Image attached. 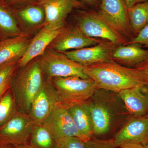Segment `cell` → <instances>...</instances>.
<instances>
[{"mask_svg": "<svg viewBox=\"0 0 148 148\" xmlns=\"http://www.w3.org/2000/svg\"><path fill=\"white\" fill-rule=\"evenodd\" d=\"M16 106L14 96L10 91H7L0 98V127L16 112Z\"/></svg>", "mask_w": 148, "mask_h": 148, "instance_id": "23", "label": "cell"}, {"mask_svg": "<svg viewBox=\"0 0 148 148\" xmlns=\"http://www.w3.org/2000/svg\"><path fill=\"white\" fill-rule=\"evenodd\" d=\"M79 13L77 27L86 36L106 40L115 44L124 42L122 35L112 28L99 13L93 11H81Z\"/></svg>", "mask_w": 148, "mask_h": 148, "instance_id": "5", "label": "cell"}, {"mask_svg": "<svg viewBox=\"0 0 148 148\" xmlns=\"http://www.w3.org/2000/svg\"><path fill=\"white\" fill-rule=\"evenodd\" d=\"M146 117H147V118L148 119V112L147 113V116H146Z\"/></svg>", "mask_w": 148, "mask_h": 148, "instance_id": "39", "label": "cell"}, {"mask_svg": "<svg viewBox=\"0 0 148 148\" xmlns=\"http://www.w3.org/2000/svg\"><path fill=\"white\" fill-rule=\"evenodd\" d=\"M8 1L12 2H17L23 1L25 0H8Z\"/></svg>", "mask_w": 148, "mask_h": 148, "instance_id": "35", "label": "cell"}, {"mask_svg": "<svg viewBox=\"0 0 148 148\" xmlns=\"http://www.w3.org/2000/svg\"><path fill=\"white\" fill-rule=\"evenodd\" d=\"M112 59L120 64L137 67L148 58V49L138 44L119 45L114 49Z\"/></svg>", "mask_w": 148, "mask_h": 148, "instance_id": "16", "label": "cell"}, {"mask_svg": "<svg viewBox=\"0 0 148 148\" xmlns=\"http://www.w3.org/2000/svg\"><path fill=\"white\" fill-rule=\"evenodd\" d=\"M54 148H86L85 142L77 137H66L56 142Z\"/></svg>", "mask_w": 148, "mask_h": 148, "instance_id": "25", "label": "cell"}, {"mask_svg": "<svg viewBox=\"0 0 148 148\" xmlns=\"http://www.w3.org/2000/svg\"><path fill=\"white\" fill-rule=\"evenodd\" d=\"M35 125L29 114L16 112L0 127V142L3 145L10 146L27 143Z\"/></svg>", "mask_w": 148, "mask_h": 148, "instance_id": "6", "label": "cell"}, {"mask_svg": "<svg viewBox=\"0 0 148 148\" xmlns=\"http://www.w3.org/2000/svg\"><path fill=\"white\" fill-rule=\"evenodd\" d=\"M1 148H12V146L8 145H3Z\"/></svg>", "mask_w": 148, "mask_h": 148, "instance_id": "36", "label": "cell"}, {"mask_svg": "<svg viewBox=\"0 0 148 148\" xmlns=\"http://www.w3.org/2000/svg\"><path fill=\"white\" fill-rule=\"evenodd\" d=\"M56 39L53 44V50L63 53L96 45L103 41L86 36L77 27L65 30Z\"/></svg>", "mask_w": 148, "mask_h": 148, "instance_id": "14", "label": "cell"}, {"mask_svg": "<svg viewBox=\"0 0 148 148\" xmlns=\"http://www.w3.org/2000/svg\"><path fill=\"white\" fill-rule=\"evenodd\" d=\"M31 41L24 36H18L1 42L0 44V66L19 60L25 53Z\"/></svg>", "mask_w": 148, "mask_h": 148, "instance_id": "17", "label": "cell"}, {"mask_svg": "<svg viewBox=\"0 0 148 148\" xmlns=\"http://www.w3.org/2000/svg\"><path fill=\"white\" fill-rule=\"evenodd\" d=\"M65 31L64 27H44L31 41L25 53L18 61V66L23 68L33 59L42 55L51 43Z\"/></svg>", "mask_w": 148, "mask_h": 148, "instance_id": "13", "label": "cell"}, {"mask_svg": "<svg viewBox=\"0 0 148 148\" xmlns=\"http://www.w3.org/2000/svg\"><path fill=\"white\" fill-rule=\"evenodd\" d=\"M138 44L148 48V24L143 28L135 36L125 44Z\"/></svg>", "mask_w": 148, "mask_h": 148, "instance_id": "28", "label": "cell"}, {"mask_svg": "<svg viewBox=\"0 0 148 148\" xmlns=\"http://www.w3.org/2000/svg\"><path fill=\"white\" fill-rule=\"evenodd\" d=\"M52 79L60 105L67 108L87 102L98 90L95 82L90 78L71 77Z\"/></svg>", "mask_w": 148, "mask_h": 148, "instance_id": "3", "label": "cell"}, {"mask_svg": "<svg viewBox=\"0 0 148 148\" xmlns=\"http://www.w3.org/2000/svg\"><path fill=\"white\" fill-rule=\"evenodd\" d=\"M1 42H0V44H1Z\"/></svg>", "mask_w": 148, "mask_h": 148, "instance_id": "41", "label": "cell"}, {"mask_svg": "<svg viewBox=\"0 0 148 148\" xmlns=\"http://www.w3.org/2000/svg\"><path fill=\"white\" fill-rule=\"evenodd\" d=\"M11 82L16 105L20 112L29 114L32 103L45 81L38 61H31Z\"/></svg>", "mask_w": 148, "mask_h": 148, "instance_id": "2", "label": "cell"}, {"mask_svg": "<svg viewBox=\"0 0 148 148\" xmlns=\"http://www.w3.org/2000/svg\"><path fill=\"white\" fill-rule=\"evenodd\" d=\"M16 61H11L0 66V87L10 80L16 67Z\"/></svg>", "mask_w": 148, "mask_h": 148, "instance_id": "26", "label": "cell"}, {"mask_svg": "<svg viewBox=\"0 0 148 148\" xmlns=\"http://www.w3.org/2000/svg\"><path fill=\"white\" fill-rule=\"evenodd\" d=\"M43 73L49 78L76 77L90 78L84 66L72 61L64 53L54 50L45 51L38 61Z\"/></svg>", "mask_w": 148, "mask_h": 148, "instance_id": "4", "label": "cell"}, {"mask_svg": "<svg viewBox=\"0 0 148 148\" xmlns=\"http://www.w3.org/2000/svg\"><path fill=\"white\" fill-rule=\"evenodd\" d=\"M125 2L127 5V8H129L138 3L148 1V0H124Z\"/></svg>", "mask_w": 148, "mask_h": 148, "instance_id": "30", "label": "cell"}, {"mask_svg": "<svg viewBox=\"0 0 148 148\" xmlns=\"http://www.w3.org/2000/svg\"><path fill=\"white\" fill-rule=\"evenodd\" d=\"M18 16L27 24L37 25L45 20V13L40 4L32 5L18 11Z\"/></svg>", "mask_w": 148, "mask_h": 148, "instance_id": "22", "label": "cell"}, {"mask_svg": "<svg viewBox=\"0 0 148 148\" xmlns=\"http://www.w3.org/2000/svg\"><path fill=\"white\" fill-rule=\"evenodd\" d=\"M113 139L116 147L128 144L147 145L148 144V119L145 116H134L117 133Z\"/></svg>", "mask_w": 148, "mask_h": 148, "instance_id": "10", "label": "cell"}, {"mask_svg": "<svg viewBox=\"0 0 148 148\" xmlns=\"http://www.w3.org/2000/svg\"><path fill=\"white\" fill-rule=\"evenodd\" d=\"M12 148H35L32 147L30 144L29 145V144H27V143L18 145L12 146Z\"/></svg>", "mask_w": 148, "mask_h": 148, "instance_id": "34", "label": "cell"}, {"mask_svg": "<svg viewBox=\"0 0 148 148\" xmlns=\"http://www.w3.org/2000/svg\"><path fill=\"white\" fill-rule=\"evenodd\" d=\"M0 29L9 34L20 35V30L13 15L0 5Z\"/></svg>", "mask_w": 148, "mask_h": 148, "instance_id": "24", "label": "cell"}, {"mask_svg": "<svg viewBox=\"0 0 148 148\" xmlns=\"http://www.w3.org/2000/svg\"><path fill=\"white\" fill-rule=\"evenodd\" d=\"M145 147L146 148H148V144L147 145L145 146Z\"/></svg>", "mask_w": 148, "mask_h": 148, "instance_id": "38", "label": "cell"}, {"mask_svg": "<svg viewBox=\"0 0 148 148\" xmlns=\"http://www.w3.org/2000/svg\"><path fill=\"white\" fill-rule=\"evenodd\" d=\"M30 145L35 148H54L55 142L43 123L35 124L31 135Z\"/></svg>", "mask_w": 148, "mask_h": 148, "instance_id": "21", "label": "cell"}, {"mask_svg": "<svg viewBox=\"0 0 148 148\" xmlns=\"http://www.w3.org/2000/svg\"><path fill=\"white\" fill-rule=\"evenodd\" d=\"M90 116L94 135L106 134L110 128L111 116L110 111L102 104L85 103Z\"/></svg>", "mask_w": 148, "mask_h": 148, "instance_id": "18", "label": "cell"}, {"mask_svg": "<svg viewBox=\"0 0 148 148\" xmlns=\"http://www.w3.org/2000/svg\"><path fill=\"white\" fill-rule=\"evenodd\" d=\"M59 105L55 88L52 84L45 82L32 103L29 114L35 124L43 123Z\"/></svg>", "mask_w": 148, "mask_h": 148, "instance_id": "9", "label": "cell"}, {"mask_svg": "<svg viewBox=\"0 0 148 148\" xmlns=\"http://www.w3.org/2000/svg\"><path fill=\"white\" fill-rule=\"evenodd\" d=\"M126 109L133 116H144L148 112V86H136L119 92Z\"/></svg>", "mask_w": 148, "mask_h": 148, "instance_id": "15", "label": "cell"}, {"mask_svg": "<svg viewBox=\"0 0 148 148\" xmlns=\"http://www.w3.org/2000/svg\"><path fill=\"white\" fill-rule=\"evenodd\" d=\"M86 148H116L114 139L102 140L95 138H90L86 142Z\"/></svg>", "mask_w": 148, "mask_h": 148, "instance_id": "27", "label": "cell"}, {"mask_svg": "<svg viewBox=\"0 0 148 148\" xmlns=\"http://www.w3.org/2000/svg\"><path fill=\"white\" fill-rule=\"evenodd\" d=\"M3 145L1 143V142H0V148H1L2 147Z\"/></svg>", "mask_w": 148, "mask_h": 148, "instance_id": "37", "label": "cell"}, {"mask_svg": "<svg viewBox=\"0 0 148 148\" xmlns=\"http://www.w3.org/2000/svg\"><path fill=\"white\" fill-rule=\"evenodd\" d=\"M84 66V71L98 89L119 92L136 86H148L135 68L122 66L112 59Z\"/></svg>", "mask_w": 148, "mask_h": 148, "instance_id": "1", "label": "cell"}, {"mask_svg": "<svg viewBox=\"0 0 148 148\" xmlns=\"http://www.w3.org/2000/svg\"><path fill=\"white\" fill-rule=\"evenodd\" d=\"M79 133L86 141L93 135L91 120L84 103L73 105L68 108Z\"/></svg>", "mask_w": 148, "mask_h": 148, "instance_id": "19", "label": "cell"}, {"mask_svg": "<svg viewBox=\"0 0 148 148\" xmlns=\"http://www.w3.org/2000/svg\"><path fill=\"white\" fill-rule=\"evenodd\" d=\"M45 13V27H64V22L74 9L82 7L78 0H43L40 1Z\"/></svg>", "mask_w": 148, "mask_h": 148, "instance_id": "12", "label": "cell"}, {"mask_svg": "<svg viewBox=\"0 0 148 148\" xmlns=\"http://www.w3.org/2000/svg\"><path fill=\"white\" fill-rule=\"evenodd\" d=\"M119 148H146L145 146L136 144H128L120 147Z\"/></svg>", "mask_w": 148, "mask_h": 148, "instance_id": "33", "label": "cell"}, {"mask_svg": "<svg viewBox=\"0 0 148 148\" xmlns=\"http://www.w3.org/2000/svg\"><path fill=\"white\" fill-rule=\"evenodd\" d=\"M43 1V0H40V2L41 1Z\"/></svg>", "mask_w": 148, "mask_h": 148, "instance_id": "40", "label": "cell"}, {"mask_svg": "<svg viewBox=\"0 0 148 148\" xmlns=\"http://www.w3.org/2000/svg\"><path fill=\"white\" fill-rule=\"evenodd\" d=\"M82 3H84L90 6L94 7L97 5L98 0H78Z\"/></svg>", "mask_w": 148, "mask_h": 148, "instance_id": "31", "label": "cell"}, {"mask_svg": "<svg viewBox=\"0 0 148 148\" xmlns=\"http://www.w3.org/2000/svg\"><path fill=\"white\" fill-rule=\"evenodd\" d=\"M10 81L6 82L1 87H0V98L4 95L5 93L8 90L9 87V84Z\"/></svg>", "mask_w": 148, "mask_h": 148, "instance_id": "32", "label": "cell"}, {"mask_svg": "<svg viewBox=\"0 0 148 148\" xmlns=\"http://www.w3.org/2000/svg\"><path fill=\"white\" fill-rule=\"evenodd\" d=\"M127 9L124 0H101L99 13L115 31L130 38L132 33Z\"/></svg>", "mask_w": 148, "mask_h": 148, "instance_id": "7", "label": "cell"}, {"mask_svg": "<svg viewBox=\"0 0 148 148\" xmlns=\"http://www.w3.org/2000/svg\"><path fill=\"white\" fill-rule=\"evenodd\" d=\"M135 69L140 73L148 84V58L143 63L135 67Z\"/></svg>", "mask_w": 148, "mask_h": 148, "instance_id": "29", "label": "cell"}, {"mask_svg": "<svg viewBox=\"0 0 148 148\" xmlns=\"http://www.w3.org/2000/svg\"><path fill=\"white\" fill-rule=\"evenodd\" d=\"M43 124L50 131L55 143L69 137H77L87 142L77 129L68 108L61 105L52 112Z\"/></svg>", "mask_w": 148, "mask_h": 148, "instance_id": "8", "label": "cell"}, {"mask_svg": "<svg viewBox=\"0 0 148 148\" xmlns=\"http://www.w3.org/2000/svg\"><path fill=\"white\" fill-rule=\"evenodd\" d=\"M127 11L131 31L135 37L148 24V1L136 4L127 9Z\"/></svg>", "mask_w": 148, "mask_h": 148, "instance_id": "20", "label": "cell"}, {"mask_svg": "<svg viewBox=\"0 0 148 148\" xmlns=\"http://www.w3.org/2000/svg\"><path fill=\"white\" fill-rule=\"evenodd\" d=\"M115 44L103 41L96 45L64 52L72 61L83 66L110 61Z\"/></svg>", "mask_w": 148, "mask_h": 148, "instance_id": "11", "label": "cell"}]
</instances>
